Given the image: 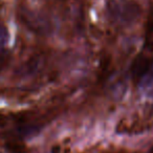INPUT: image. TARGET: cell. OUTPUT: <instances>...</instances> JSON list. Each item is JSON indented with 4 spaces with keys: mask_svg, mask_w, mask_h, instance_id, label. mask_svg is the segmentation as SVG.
Returning <instances> with one entry per match:
<instances>
[{
    "mask_svg": "<svg viewBox=\"0 0 153 153\" xmlns=\"http://www.w3.org/2000/svg\"><path fill=\"white\" fill-rule=\"evenodd\" d=\"M153 68L151 62L149 61L147 58H137V59L134 61L133 65H132V76L136 81L142 78L143 76L147 74L148 71H150L151 69Z\"/></svg>",
    "mask_w": 153,
    "mask_h": 153,
    "instance_id": "6da1fadb",
    "label": "cell"
},
{
    "mask_svg": "<svg viewBox=\"0 0 153 153\" xmlns=\"http://www.w3.org/2000/svg\"><path fill=\"white\" fill-rule=\"evenodd\" d=\"M7 41H9V33H7V27L0 24V53L3 51Z\"/></svg>",
    "mask_w": 153,
    "mask_h": 153,
    "instance_id": "7a4b0ae2",
    "label": "cell"
}]
</instances>
